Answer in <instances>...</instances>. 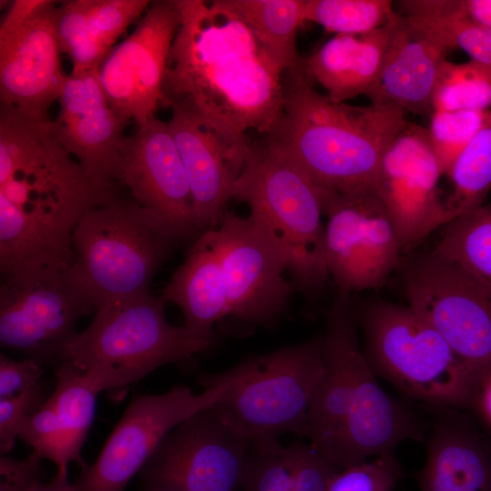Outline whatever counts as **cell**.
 Returning <instances> with one entry per match:
<instances>
[{
	"label": "cell",
	"mask_w": 491,
	"mask_h": 491,
	"mask_svg": "<svg viewBox=\"0 0 491 491\" xmlns=\"http://www.w3.org/2000/svg\"><path fill=\"white\" fill-rule=\"evenodd\" d=\"M176 2L161 105L184 102L241 145L249 130L271 134L283 114L284 70L225 0Z\"/></svg>",
	"instance_id": "1"
},
{
	"label": "cell",
	"mask_w": 491,
	"mask_h": 491,
	"mask_svg": "<svg viewBox=\"0 0 491 491\" xmlns=\"http://www.w3.org/2000/svg\"><path fill=\"white\" fill-rule=\"evenodd\" d=\"M283 83V114L266 139L327 192L375 190L382 156L408 123L406 112L389 105L332 101L301 69L284 73Z\"/></svg>",
	"instance_id": "2"
},
{
	"label": "cell",
	"mask_w": 491,
	"mask_h": 491,
	"mask_svg": "<svg viewBox=\"0 0 491 491\" xmlns=\"http://www.w3.org/2000/svg\"><path fill=\"white\" fill-rule=\"evenodd\" d=\"M95 184L54 134L52 119L0 105V215L36 239L65 242L82 215L115 196Z\"/></svg>",
	"instance_id": "3"
},
{
	"label": "cell",
	"mask_w": 491,
	"mask_h": 491,
	"mask_svg": "<svg viewBox=\"0 0 491 491\" xmlns=\"http://www.w3.org/2000/svg\"><path fill=\"white\" fill-rule=\"evenodd\" d=\"M166 302L151 293L97 309L70 341L61 365L82 372L101 392L126 387L158 367L185 363L209 349L215 336L171 325Z\"/></svg>",
	"instance_id": "4"
},
{
	"label": "cell",
	"mask_w": 491,
	"mask_h": 491,
	"mask_svg": "<svg viewBox=\"0 0 491 491\" xmlns=\"http://www.w3.org/2000/svg\"><path fill=\"white\" fill-rule=\"evenodd\" d=\"M182 242L157 215L116 195L88 209L72 235V269L95 311L145 296Z\"/></svg>",
	"instance_id": "5"
},
{
	"label": "cell",
	"mask_w": 491,
	"mask_h": 491,
	"mask_svg": "<svg viewBox=\"0 0 491 491\" xmlns=\"http://www.w3.org/2000/svg\"><path fill=\"white\" fill-rule=\"evenodd\" d=\"M355 311L363 352L376 377L426 406L472 407L476 380L416 310L371 298L356 302Z\"/></svg>",
	"instance_id": "6"
},
{
	"label": "cell",
	"mask_w": 491,
	"mask_h": 491,
	"mask_svg": "<svg viewBox=\"0 0 491 491\" xmlns=\"http://www.w3.org/2000/svg\"><path fill=\"white\" fill-rule=\"evenodd\" d=\"M327 191L282 149L249 143L233 198L246 203L284 244L296 290L317 294L329 276L326 263L325 202Z\"/></svg>",
	"instance_id": "7"
},
{
	"label": "cell",
	"mask_w": 491,
	"mask_h": 491,
	"mask_svg": "<svg viewBox=\"0 0 491 491\" xmlns=\"http://www.w3.org/2000/svg\"><path fill=\"white\" fill-rule=\"evenodd\" d=\"M252 370L253 362L248 357L225 372L201 376V394H194L185 386H175L163 394L134 397L95 461L81 469L73 491H124L169 432L225 398L250 376Z\"/></svg>",
	"instance_id": "8"
},
{
	"label": "cell",
	"mask_w": 491,
	"mask_h": 491,
	"mask_svg": "<svg viewBox=\"0 0 491 491\" xmlns=\"http://www.w3.org/2000/svg\"><path fill=\"white\" fill-rule=\"evenodd\" d=\"M403 288L480 388L491 376V286L433 249L407 261Z\"/></svg>",
	"instance_id": "9"
},
{
	"label": "cell",
	"mask_w": 491,
	"mask_h": 491,
	"mask_svg": "<svg viewBox=\"0 0 491 491\" xmlns=\"http://www.w3.org/2000/svg\"><path fill=\"white\" fill-rule=\"evenodd\" d=\"M250 376L213 406L250 441L284 433L304 436L307 413L324 374L322 335L253 356Z\"/></svg>",
	"instance_id": "10"
},
{
	"label": "cell",
	"mask_w": 491,
	"mask_h": 491,
	"mask_svg": "<svg viewBox=\"0 0 491 491\" xmlns=\"http://www.w3.org/2000/svg\"><path fill=\"white\" fill-rule=\"evenodd\" d=\"M95 312L72 266L11 272L0 286V344L56 370L77 322Z\"/></svg>",
	"instance_id": "11"
},
{
	"label": "cell",
	"mask_w": 491,
	"mask_h": 491,
	"mask_svg": "<svg viewBox=\"0 0 491 491\" xmlns=\"http://www.w3.org/2000/svg\"><path fill=\"white\" fill-rule=\"evenodd\" d=\"M218 256L229 302V316L251 326L275 324L288 308L296 288L286 249L260 218L227 211L208 230Z\"/></svg>",
	"instance_id": "12"
},
{
	"label": "cell",
	"mask_w": 491,
	"mask_h": 491,
	"mask_svg": "<svg viewBox=\"0 0 491 491\" xmlns=\"http://www.w3.org/2000/svg\"><path fill=\"white\" fill-rule=\"evenodd\" d=\"M250 446L210 407L165 436L141 477L146 491H238Z\"/></svg>",
	"instance_id": "13"
},
{
	"label": "cell",
	"mask_w": 491,
	"mask_h": 491,
	"mask_svg": "<svg viewBox=\"0 0 491 491\" xmlns=\"http://www.w3.org/2000/svg\"><path fill=\"white\" fill-rule=\"evenodd\" d=\"M53 0H15L0 26V101L48 119L65 75Z\"/></svg>",
	"instance_id": "14"
},
{
	"label": "cell",
	"mask_w": 491,
	"mask_h": 491,
	"mask_svg": "<svg viewBox=\"0 0 491 491\" xmlns=\"http://www.w3.org/2000/svg\"><path fill=\"white\" fill-rule=\"evenodd\" d=\"M325 215L326 268L338 293L382 287L403 250L376 191L328 192Z\"/></svg>",
	"instance_id": "15"
},
{
	"label": "cell",
	"mask_w": 491,
	"mask_h": 491,
	"mask_svg": "<svg viewBox=\"0 0 491 491\" xmlns=\"http://www.w3.org/2000/svg\"><path fill=\"white\" fill-rule=\"evenodd\" d=\"M441 175L427 128L407 123L385 151L375 187L403 251L449 221Z\"/></svg>",
	"instance_id": "16"
},
{
	"label": "cell",
	"mask_w": 491,
	"mask_h": 491,
	"mask_svg": "<svg viewBox=\"0 0 491 491\" xmlns=\"http://www.w3.org/2000/svg\"><path fill=\"white\" fill-rule=\"evenodd\" d=\"M180 25L176 0L152 1L136 27L99 68L113 110L137 126L155 116L171 47Z\"/></svg>",
	"instance_id": "17"
},
{
	"label": "cell",
	"mask_w": 491,
	"mask_h": 491,
	"mask_svg": "<svg viewBox=\"0 0 491 491\" xmlns=\"http://www.w3.org/2000/svg\"><path fill=\"white\" fill-rule=\"evenodd\" d=\"M59 112L52 120L55 135L97 185L122 184V146L129 123L111 107L99 69L70 73L62 85Z\"/></svg>",
	"instance_id": "18"
},
{
	"label": "cell",
	"mask_w": 491,
	"mask_h": 491,
	"mask_svg": "<svg viewBox=\"0 0 491 491\" xmlns=\"http://www.w3.org/2000/svg\"><path fill=\"white\" fill-rule=\"evenodd\" d=\"M122 185L142 206L160 216L182 241L198 231L192 191L167 122L156 116L125 137Z\"/></svg>",
	"instance_id": "19"
},
{
	"label": "cell",
	"mask_w": 491,
	"mask_h": 491,
	"mask_svg": "<svg viewBox=\"0 0 491 491\" xmlns=\"http://www.w3.org/2000/svg\"><path fill=\"white\" fill-rule=\"evenodd\" d=\"M166 106L172 111L167 123L185 169L201 235L215 228L228 211L249 143L235 142L184 102Z\"/></svg>",
	"instance_id": "20"
},
{
	"label": "cell",
	"mask_w": 491,
	"mask_h": 491,
	"mask_svg": "<svg viewBox=\"0 0 491 491\" xmlns=\"http://www.w3.org/2000/svg\"><path fill=\"white\" fill-rule=\"evenodd\" d=\"M356 301L338 293L326 312L324 374L310 405L304 436L327 461L350 411L366 358L358 340Z\"/></svg>",
	"instance_id": "21"
},
{
	"label": "cell",
	"mask_w": 491,
	"mask_h": 491,
	"mask_svg": "<svg viewBox=\"0 0 491 491\" xmlns=\"http://www.w3.org/2000/svg\"><path fill=\"white\" fill-rule=\"evenodd\" d=\"M426 406L434 420L420 491H491V436L463 409Z\"/></svg>",
	"instance_id": "22"
},
{
	"label": "cell",
	"mask_w": 491,
	"mask_h": 491,
	"mask_svg": "<svg viewBox=\"0 0 491 491\" xmlns=\"http://www.w3.org/2000/svg\"><path fill=\"white\" fill-rule=\"evenodd\" d=\"M447 51L431 34L396 11L380 72L366 96L372 104L431 115L434 89Z\"/></svg>",
	"instance_id": "23"
},
{
	"label": "cell",
	"mask_w": 491,
	"mask_h": 491,
	"mask_svg": "<svg viewBox=\"0 0 491 491\" xmlns=\"http://www.w3.org/2000/svg\"><path fill=\"white\" fill-rule=\"evenodd\" d=\"M392 20L367 33L335 35L311 55L303 57L302 72L326 89L332 101L366 95L380 72Z\"/></svg>",
	"instance_id": "24"
},
{
	"label": "cell",
	"mask_w": 491,
	"mask_h": 491,
	"mask_svg": "<svg viewBox=\"0 0 491 491\" xmlns=\"http://www.w3.org/2000/svg\"><path fill=\"white\" fill-rule=\"evenodd\" d=\"M176 305L191 331L215 336L213 326L229 316V302L218 256L208 230L198 235L161 295Z\"/></svg>",
	"instance_id": "25"
},
{
	"label": "cell",
	"mask_w": 491,
	"mask_h": 491,
	"mask_svg": "<svg viewBox=\"0 0 491 491\" xmlns=\"http://www.w3.org/2000/svg\"><path fill=\"white\" fill-rule=\"evenodd\" d=\"M244 21L260 48L284 73L301 68L296 35L306 23L304 0H225Z\"/></svg>",
	"instance_id": "26"
},
{
	"label": "cell",
	"mask_w": 491,
	"mask_h": 491,
	"mask_svg": "<svg viewBox=\"0 0 491 491\" xmlns=\"http://www.w3.org/2000/svg\"><path fill=\"white\" fill-rule=\"evenodd\" d=\"M396 5L398 13L448 50L461 49L470 60L491 67V28L470 18L463 0H405Z\"/></svg>",
	"instance_id": "27"
},
{
	"label": "cell",
	"mask_w": 491,
	"mask_h": 491,
	"mask_svg": "<svg viewBox=\"0 0 491 491\" xmlns=\"http://www.w3.org/2000/svg\"><path fill=\"white\" fill-rule=\"evenodd\" d=\"M56 384L46 402L54 408L63 437V460L81 469L87 464L81 451L91 428L101 392L82 372L63 364L56 370Z\"/></svg>",
	"instance_id": "28"
},
{
	"label": "cell",
	"mask_w": 491,
	"mask_h": 491,
	"mask_svg": "<svg viewBox=\"0 0 491 491\" xmlns=\"http://www.w3.org/2000/svg\"><path fill=\"white\" fill-rule=\"evenodd\" d=\"M446 175L451 185L445 200L449 221L484 205L491 190V115Z\"/></svg>",
	"instance_id": "29"
},
{
	"label": "cell",
	"mask_w": 491,
	"mask_h": 491,
	"mask_svg": "<svg viewBox=\"0 0 491 491\" xmlns=\"http://www.w3.org/2000/svg\"><path fill=\"white\" fill-rule=\"evenodd\" d=\"M442 228L434 249L491 286V203L453 218Z\"/></svg>",
	"instance_id": "30"
},
{
	"label": "cell",
	"mask_w": 491,
	"mask_h": 491,
	"mask_svg": "<svg viewBox=\"0 0 491 491\" xmlns=\"http://www.w3.org/2000/svg\"><path fill=\"white\" fill-rule=\"evenodd\" d=\"M491 106V67L446 60L433 93L435 111H485Z\"/></svg>",
	"instance_id": "31"
},
{
	"label": "cell",
	"mask_w": 491,
	"mask_h": 491,
	"mask_svg": "<svg viewBox=\"0 0 491 491\" xmlns=\"http://www.w3.org/2000/svg\"><path fill=\"white\" fill-rule=\"evenodd\" d=\"M396 12L389 0H304L305 21L335 35L373 31L386 25Z\"/></svg>",
	"instance_id": "32"
},
{
	"label": "cell",
	"mask_w": 491,
	"mask_h": 491,
	"mask_svg": "<svg viewBox=\"0 0 491 491\" xmlns=\"http://www.w3.org/2000/svg\"><path fill=\"white\" fill-rule=\"evenodd\" d=\"M55 29L62 54L72 63L71 73L99 69L111 49L92 33L85 11L84 0L58 4Z\"/></svg>",
	"instance_id": "33"
},
{
	"label": "cell",
	"mask_w": 491,
	"mask_h": 491,
	"mask_svg": "<svg viewBox=\"0 0 491 491\" xmlns=\"http://www.w3.org/2000/svg\"><path fill=\"white\" fill-rule=\"evenodd\" d=\"M491 110L435 111L427 128L430 143L443 175L485 125Z\"/></svg>",
	"instance_id": "34"
},
{
	"label": "cell",
	"mask_w": 491,
	"mask_h": 491,
	"mask_svg": "<svg viewBox=\"0 0 491 491\" xmlns=\"http://www.w3.org/2000/svg\"><path fill=\"white\" fill-rule=\"evenodd\" d=\"M289 447L277 437L251 441L241 482L243 491H291Z\"/></svg>",
	"instance_id": "35"
},
{
	"label": "cell",
	"mask_w": 491,
	"mask_h": 491,
	"mask_svg": "<svg viewBox=\"0 0 491 491\" xmlns=\"http://www.w3.org/2000/svg\"><path fill=\"white\" fill-rule=\"evenodd\" d=\"M150 3L148 0H84V6L92 33L113 50L116 40L143 16Z\"/></svg>",
	"instance_id": "36"
},
{
	"label": "cell",
	"mask_w": 491,
	"mask_h": 491,
	"mask_svg": "<svg viewBox=\"0 0 491 491\" xmlns=\"http://www.w3.org/2000/svg\"><path fill=\"white\" fill-rule=\"evenodd\" d=\"M400 477V465L389 454L337 471L327 491H393Z\"/></svg>",
	"instance_id": "37"
},
{
	"label": "cell",
	"mask_w": 491,
	"mask_h": 491,
	"mask_svg": "<svg viewBox=\"0 0 491 491\" xmlns=\"http://www.w3.org/2000/svg\"><path fill=\"white\" fill-rule=\"evenodd\" d=\"M292 462L291 491H327L337 470L310 444L288 446Z\"/></svg>",
	"instance_id": "38"
},
{
	"label": "cell",
	"mask_w": 491,
	"mask_h": 491,
	"mask_svg": "<svg viewBox=\"0 0 491 491\" xmlns=\"http://www.w3.org/2000/svg\"><path fill=\"white\" fill-rule=\"evenodd\" d=\"M42 384L11 397L0 398V452L9 453L25 420L45 401Z\"/></svg>",
	"instance_id": "39"
},
{
	"label": "cell",
	"mask_w": 491,
	"mask_h": 491,
	"mask_svg": "<svg viewBox=\"0 0 491 491\" xmlns=\"http://www.w3.org/2000/svg\"><path fill=\"white\" fill-rule=\"evenodd\" d=\"M42 460L35 452L18 460L2 455L0 457V491H36L44 483Z\"/></svg>",
	"instance_id": "40"
},
{
	"label": "cell",
	"mask_w": 491,
	"mask_h": 491,
	"mask_svg": "<svg viewBox=\"0 0 491 491\" xmlns=\"http://www.w3.org/2000/svg\"><path fill=\"white\" fill-rule=\"evenodd\" d=\"M44 366L38 361L25 357L14 360L0 356V398L11 397L41 384Z\"/></svg>",
	"instance_id": "41"
},
{
	"label": "cell",
	"mask_w": 491,
	"mask_h": 491,
	"mask_svg": "<svg viewBox=\"0 0 491 491\" xmlns=\"http://www.w3.org/2000/svg\"><path fill=\"white\" fill-rule=\"evenodd\" d=\"M463 4L470 18L491 28V0H463Z\"/></svg>",
	"instance_id": "42"
},
{
	"label": "cell",
	"mask_w": 491,
	"mask_h": 491,
	"mask_svg": "<svg viewBox=\"0 0 491 491\" xmlns=\"http://www.w3.org/2000/svg\"><path fill=\"white\" fill-rule=\"evenodd\" d=\"M36 491H73V484L69 482L67 474L56 472L53 478L41 484Z\"/></svg>",
	"instance_id": "43"
}]
</instances>
